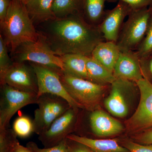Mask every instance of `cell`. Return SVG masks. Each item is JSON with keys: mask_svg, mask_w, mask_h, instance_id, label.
Returning a JSON list of instances; mask_svg holds the SVG:
<instances>
[{"mask_svg": "<svg viewBox=\"0 0 152 152\" xmlns=\"http://www.w3.org/2000/svg\"><path fill=\"white\" fill-rule=\"evenodd\" d=\"M113 73L116 78L136 83L143 79L140 58L136 51L121 50Z\"/></svg>", "mask_w": 152, "mask_h": 152, "instance_id": "cell-14", "label": "cell"}, {"mask_svg": "<svg viewBox=\"0 0 152 152\" xmlns=\"http://www.w3.org/2000/svg\"><path fill=\"white\" fill-rule=\"evenodd\" d=\"M82 6L83 0H55L52 11L55 18H64L82 14Z\"/></svg>", "mask_w": 152, "mask_h": 152, "instance_id": "cell-22", "label": "cell"}, {"mask_svg": "<svg viewBox=\"0 0 152 152\" xmlns=\"http://www.w3.org/2000/svg\"><path fill=\"white\" fill-rule=\"evenodd\" d=\"M140 58L152 54V6L148 27L143 41L136 50Z\"/></svg>", "mask_w": 152, "mask_h": 152, "instance_id": "cell-25", "label": "cell"}, {"mask_svg": "<svg viewBox=\"0 0 152 152\" xmlns=\"http://www.w3.org/2000/svg\"><path fill=\"white\" fill-rule=\"evenodd\" d=\"M55 0H29L25 5L35 27L55 18L52 8Z\"/></svg>", "mask_w": 152, "mask_h": 152, "instance_id": "cell-18", "label": "cell"}, {"mask_svg": "<svg viewBox=\"0 0 152 152\" xmlns=\"http://www.w3.org/2000/svg\"><path fill=\"white\" fill-rule=\"evenodd\" d=\"M38 108L35 110L33 120L34 133L38 135L48 130L51 125L71 107L63 98L45 94L38 98Z\"/></svg>", "mask_w": 152, "mask_h": 152, "instance_id": "cell-7", "label": "cell"}, {"mask_svg": "<svg viewBox=\"0 0 152 152\" xmlns=\"http://www.w3.org/2000/svg\"><path fill=\"white\" fill-rule=\"evenodd\" d=\"M11 55L14 62L28 61L56 70H64L59 56L54 53L45 38L39 34L37 41L22 44Z\"/></svg>", "mask_w": 152, "mask_h": 152, "instance_id": "cell-6", "label": "cell"}, {"mask_svg": "<svg viewBox=\"0 0 152 152\" xmlns=\"http://www.w3.org/2000/svg\"><path fill=\"white\" fill-rule=\"evenodd\" d=\"M110 94L104 100L105 107L111 115L124 118L132 108L136 94L140 93L136 82L116 78L110 86Z\"/></svg>", "mask_w": 152, "mask_h": 152, "instance_id": "cell-5", "label": "cell"}, {"mask_svg": "<svg viewBox=\"0 0 152 152\" xmlns=\"http://www.w3.org/2000/svg\"><path fill=\"white\" fill-rule=\"evenodd\" d=\"M1 34L12 54L22 44L38 39L39 34L24 4L11 0L5 18L0 22Z\"/></svg>", "mask_w": 152, "mask_h": 152, "instance_id": "cell-2", "label": "cell"}, {"mask_svg": "<svg viewBox=\"0 0 152 152\" xmlns=\"http://www.w3.org/2000/svg\"><path fill=\"white\" fill-rule=\"evenodd\" d=\"M11 2V0H0V22L5 18Z\"/></svg>", "mask_w": 152, "mask_h": 152, "instance_id": "cell-33", "label": "cell"}, {"mask_svg": "<svg viewBox=\"0 0 152 152\" xmlns=\"http://www.w3.org/2000/svg\"><path fill=\"white\" fill-rule=\"evenodd\" d=\"M151 6L131 10L124 23L116 43L121 50L136 51L143 41L148 27Z\"/></svg>", "mask_w": 152, "mask_h": 152, "instance_id": "cell-4", "label": "cell"}, {"mask_svg": "<svg viewBox=\"0 0 152 152\" xmlns=\"http://www.w3.org/2000/svg\"><path fill=\"white\" fill-rule=\"evenodd\" d=\"M136 83L140 91L138 105L125 122V129L129 135L152 126V83L145 78Z\"/></svg>", "mask_w": 152, "mask_h": 152, "instance_id": "cell-8", "label": "cell"}, {"mask_svg": "<svg viewBox=\"0 0 152 152\" xmlns=\"http://www.w3.org/2000/svg\"><path fill=\"white\" fill-rule=\"evenodd\" d=\"M37 94L17 89L7 84L1 85L0 129L8 128L11 118L20 109L37 104Z\"/></svg>", "mask_w": 152, "mask_h": 152, "instance_id": "cell-9", "label": "cell"}, {"mask_svg": "<svg viewBox=\"0 0 152 152\" xmlns=\"http://www.w3.org/2000/svg\"><path fill=\"white\" fill-rule=\"evenodd\" d=\"M69 152H94L86 145L70 139H66Z\"/></svg>", "mask_w": 152, "mask_h": 152, "instance_id": "cell-32", "label": "cell"}, {"mask_svg": "<svg viewBox=\"0 0 152 152\" xmlns=\"http://www.w3.org/2000/svg\"><path fill=\"white\" fill-rule=\"evenodd\" d=\"M17 136L12 129H0V152H11L17 142Z\"/></svg>", "mask_w": 152, "mask_h": 152, "instance_id": "cell-24", "label": "cell"}, {"mask_svg": "<svg viewBox=\"0 0 152 152\" xmlns=\"http://www.w3.org/2000/svg\"><path fill=\"white\" fill-rule=\"evenodd\" d=\"M131 10L127 4L119 1L113 9L106 11L103 20L98 26L105 40L116 43L125 19Z\"/></svg>", "mask_w": 152, "mask_h": 152, "instance_id": "cell-13", "label": "cell"}, {"mask_svg": "<svg viewBox=\"0 0 152 152\" xmlns=\"http://www.w3.org/2000/svg\"><path fill=\"white\" fill-rule=\"evenodd\" d=\"M18 1L26 5L29 0H18Z\"/></svg>", "mask_w": 152, "mask_h": 152, "instance_id": "cell-35", "label": "cell"}, {"mask_svg": "<svg viewBox=\"0 0 152 152\" xmlns=\"http://www.w3.org/2000/svg\"><path fill=\"white\" fill-rule=\"evenodd\" d=\"M58 73L67 91L83 109L92 112L100 109L104 95L110 85L97 84L88 80L71 75L61 70Z\"/></svg>", "mask_w": 152, "mask_h": 152, "instance_id": "cell-3", "label": "cell"}, {"mask_svg": "<svg viewBox=\"0 0 152 152\" xmlns=\"http://www.w3.org/2000/svg\"><path fill=\"white\" fill-rule=\"evenodd\" d=\"M67 138L86 145L94 152H130L120 144L118 139H94L73 134Z\"/></svg>", "mask_w": 152, "mask_h": 152, "instance_id": "cell-17", "label": "cell"}, {"mask_svg": "<svg viewBox=\"0 0 152 152\" xmlns=\"http://www.w3.org/2000/svg\"><path fill=\"white\" fill-rule=\"evenodd\" d=\"M107 0H83L82 15L89 24L98 27L102 21Z\"/></svg>", "mask_w": 152, "mask_h": 152, "instance_id": "cell-21", "label": "cell"}, {"mask_svg": "<svg viewBox=\"0 0 152 152\" xmlns=\"http://www.w3.org/2000/svg\"><path fill=\"white\" fill-rule=\"evenodd\" d=\"M143 76L150 82L152 81V55L140 58Z\"/></svg>", "mask_w": 152, "mask_h": 152, "instance_id": "cell-31", "label": "cell"}, {"mask_svg": "<svg viewBox=\"0 0 152 152\" xmlns=\"http://www.w3.org/2000/svg\"><path fill=\"white\" fill-rule=\"evenodd\" d=\"M87 80L103 86H110L115 80L113 73L94 59L88 57L87 61Z\"/></svg>", "mask_w": 152, "mask_h": 152, "instance_id": "cell-19", "label": "cell"}, {"mask_svg": "<svg viewBox=\"0 0 152 152\" xmlns=\"http://www.w3.org/2000/svg\"><path fill=\"white\" fill-rule=\"evenodd\" d=\"M119 1L127 4L132 10H140L152 6V0H107V2L110 3Z\"/></svg>", "mask_w": 152, "mask_h": 152, "instance_id": "cell-30", "label": "cell"}, {"mask_svg": "<svg viewBox=\"0 0 152 152\" xmlns=\"http://www.w3.org/2000/svg\"><path fill=\"white\" fill-rule=\"evenodd\" d=\"M90 112V126L94 135L107 137L119 134L125 130V127L119 121L103 110L98 109Z\"/></svg>", "mask_w": 152, "mask_h": 152, "instance_id": "cell-15", "label": "cell"}, {"mask_svg": "<svg viewBox=\"0 0 152 152\" xmlns=\"http://www.w3.org/2000/svg\"><path fill=\"white\" fill-rule=\"evenodd\" d=\"M59 57L64 65L63 71L76 77L88 79L86 64L88 57L77 54H68Z\"/></svg>", "mask_w": 152, "mask_h": 152, "instance_id": "cell-20", "label": "cell"}, {"mask_svg": "<svg viewBox=\"0 0 152 152\" xmlns=\"http://www.w3.org/2000/svg\"><path fill=\"white\" fill-rule=\"evenodd\" d=\"M8 50L7 45L0 35V73L7 69L14 62L9 56Z\"/></svg>", "mask_w": 152, "mask_h": 152, "instance_id": "cell-26", "label": "cell"}, {"mask_svg": "<svg viewBox=\"0 0 152 152\" xmlns=\"http://www.w3.org/2000/svg\"><path fill=\"white\" fill-rule=\"evenodd\" d=\"M11 152H33L27 147H24L19 143V141L17 142L13 148Z\"/></svg>", "mask_w": 152, "mask_h": 152, "instance_id": "cell-34", "label": "cell"}, {"mask_svg": "<svg viewBox=\"0 0 152 152\" xmlns=\"http://www.w3.org/2000/svg\"><path fill=\"white\" fill-rule=\"evenodd\" d=\"M79 108L71 107L54 122L48 130L39 135L45 148L55 146L73 132L77 119Z\"/></svg>", "mask_w": 152, "mask_h": 152, "instance_id": "cell-12", "label": "cell"}, {"mask_svg": "<svg viewBox=\"0 0 152 152\" xmlns=\"http://www.w3.org/2000/svg\"><path fill=\"white\" fill-rule=\"evenodd\" d=\"M132 141L141 145H152V126L130 135Z\"/></svg>", "mask_w": 152, "mask_h": 152, "instance_id": "cell-29", "label": "cell"}, {"mask_svg": "<svg viewBox=\"0 0 152 152\" xmlns=\"http://www.w3.org/2000/svg\"><path fill=\"white\" fill-rule=\"evenodd\" d=\"M66 139L57 145L50 148H40L38 147L37 144L33 142H28L26 147L33 152H69Z\"/></svg>", "mask_w": 152, "mask_h": 152, "instance_id": "cell-28", "label": "cell"}, {"mask_svg": "<svg viewBox=\"0 0 152 152\" xmlns=\"http://www.w3.org/2000/svg\"><path fill=\"white\" fill-rule=\"evenodd\" d=\"M120 144L130 152H152V145H141L135 142L129 138L118 139Z\"/></svg>", "mask_w": 152, "mask_h": 152, "instance_id": "cell-27", "label": "cell"}, {"mask_svg": "<svg viewBox=\"0 0 152 152\" xmlns=\"http://www.w3.org/2000/svg\"><path fill=\"white\" fill-rule=\"evenodd\" d=\"M120 52L121 50L116 43L104 41L96 47L91 57L113 73Z\"/></svg>", "mask_w": 152, "mask_h": 152, "instance_id": "cell-16", "label": "cell"}, {"mask_svg": "<svg viewBox=\"0 0 152 152\" xmlns=\"http://www.w3.org/2000/svg\"><path fill=\"white\" fill-rule=\"evenodd\" d=\"M30 64L34 69L37 79L38 97L45 94L56 95L67 101L71 107L83 109L72 98L64 87L60 78L59 70L35 63L31 62Z\"/></svg>", "mask_w": 152, "mask_h": 152, "instance_id": "cell-10", "label": "cell"}, {"mask_svg": "<svg viewBox=\"0 0 152 152\" xmlns=\"http://www.w3.org/2000/svg\"><path fill=\"white\" fill-rule=\"evenodd\" d=\"M36 28L58 56L77 54L91 57L98 44L105 41L99 28L88 23L81 13L52 19Z\"/></svg>", "mask_w": 152, "mask_h": 152, "instance_id": "cell-1", "label": "cell"}, {"mask_svg": "<svg viewBox=\"0 0 152 152\" xmlns=\"http://www.w3.org/2000/svg\"><path fill=\"white\" fill-rule=\"evenodd\" d=\"M1 85L7 84L17 89L38 94L37 79L34 69L26 62H14L0 73Z\"/></svg>", "mask_w": 152, "mask_h": 152, "instance_id": "cell-11", "label": "cell"}, {"mask_svg": "<svg viewBox=\"0 0 152 152\" xmlns=\"http://www.w3.org/2000/svg\"><path fill=\"white\" fill-rule=\"evenodd\" d=\"M12 129L17 137H28L34 132L33 120L26 115L19 116L14 121Z\"/></svg>", "mask_w": 152, "mask_h": 152, "instance_id": "cell-23", "label": "cell"}]
</instances>
